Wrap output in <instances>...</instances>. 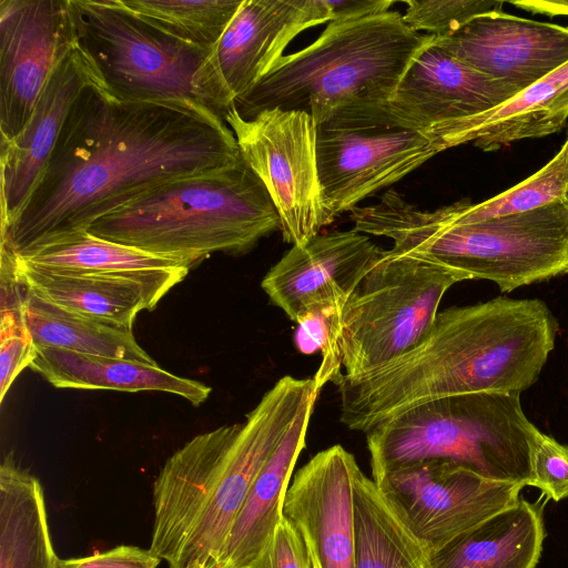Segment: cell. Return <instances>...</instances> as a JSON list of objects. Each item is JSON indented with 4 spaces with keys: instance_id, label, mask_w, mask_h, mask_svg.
I'll return each mask as SVG.
<instances>
[{
    "instance_id": "31",
    "label": "cell",
    "mask_w": 568,
    "mask_h": 568,
    "mask_svg": "<svg viewBox=\"0 0 568 568\" xmlns=\"http://www.w3.org/2000/svg\"><path fill=\"white\" fill-rule=\"evenodd\" d=\"M404 22L415 32L448 36L475 17L501 11L504 1L494 0H409L404 1Z\"/></svg>"
},
{
    "instance_id": "2",
    "label": "cell",
    "mask_w": 568,
    "mask_h": 568,
    "mask_svg": "<svg viewBox=\"0 0 568 568\" xmlns=\"http://www.w3.org/2000/svg\"><path fill=\"white\" fill-rule=\"evenodd\" d=\"M556 318L538 298L496 297L438 312L414 347L337 383L341 422L364 434L444 397L520 394L532 386L555 347Z\"/></svg>"
},
{
    "instance_id": "29",
    "label": "cell",
    "mask_w": 568,
    "mask_h": 568,
    "mask_svg": "<svg viewBox=\"0 0 568 568\" xmlns=\"http://www.w3.org/2000/svg\"><path fill=\"white\" fill-rule=\"evenodd\" d=\"M170 36L214 49L243 0H122Z\"/></svg>"
},
{
    "instance_id": "20",
    "label": "cell",
    "mask_w": 568,
    "mask_h": 568,
    "mask_svg": "<svg viewBox=\"0 0 568 568\" xmlns=\"http://www.w3.org/2000/svg\"><path fill=\"white\" fill-rule=\"evenodd\" d=\"M100 79L78 44L53 70L24 130L0 142L1 226L9 224L30 196L82 90Z\"/></svg>"
},
{
    "instance_id": "30",
    "label": "cell",
    "mask_w": 568,
    "mask_h": 568,
    "mask_svg": "<svg viewBox=\"0 0 568 568\" xmlns=\"http://www.w3.org/2000/svg\"><path fill=\"white\" fill-rule=\"evenodd\" d=\"M568 185V143L539 171L511 189L478 204L462 200L452 204L456 223H473L491 217L536 210L562 200Z\"/></svg>"
},
{
    "instance_id": "6",
    "label": "cell",
    "mask_w": 568,
    "mask_h": 568,
    "mask_svg": "<svg viewBox=\"0 0 568 568\" xmlns=\"http://www.w3.org/2000/svg\"><path fill=\"white\" fill-rule=\"evenodd\" d=\"M277 230L280 215L265 185L241 158L150 190L87 232L194 266L212 253H246Z\"/></svg>"
},
{
    "instance_id": "24",
    "label": "cell",
    "mask_w": 568,
    "mask_h": 568,
    "mask_svg": "<svg viewBox=\"0 0 568 568\" xmlns=\"http://www.w3.org/2000/svg\"><path fill=\"white\" fill-rule=\"evenodd\" d=\"M568 120V63L498 106L464 122L452 148L471 143L495 151L560 131Z\"/></svg>"
},
{
    "instance_id": "7",
    "label": "cell",
    "mask_w": 568,
    "mask_h": 568,
    "mask_svg": "<svg viewBox=\"0 0 568 568\" xmlns=\"http://www.w3.org/2000/svg\"><path fill=\"white\" fill-rule=\"evenodd\" d=\"M520 394L475 393L416 406L366 434L372 474L445 459L480 476L532 486L531 454L541 432Z\"/></svg>"
},
{
    "instance_id": "1",
    "label": "cell",
    "mask_w": 568,
    "mask_h": 568,
    "mask_svg": "<svg viewBox=\"0 0 568 568\" xmlns=\"http://www.w3.org/2000/svg\"><path fill=\"white\" fill-rule=\"evenodd\" d=\"M241 158L212 109L121 99L98 79L74 101L24 205L1 226L0 247L21 255L87 232L150 190Z\"/></svg>"
},
{
    "instance_id": "39",
    "label": "cell",
    "mask_w": 568,
    "mask_h": 568,
    "mask_svg": "<svg viewBox=\"0 0 568 568\" xmlns=\"http://www.w3.org/2000/svg\"><path fill=\"white\" fill-rule=\"evenodd\" d=\"M566 142L568 143V134H567V139H566Z\"/></svg>"
},
{
    "instance_id": "12",
    "label": "cell",
    "mask_w": 568,
    "mask_h": 568,
    "mask_svg": "<svg viewBox=\"0 0 568 568\" xmlns=\"http://www.w3.org/2000/svg\"><path fill=\"white\" fill-rule=\"evenodd\" d=\"M382 498L425 555L515 505L523 485L485 478L445 459L372 474Z\"/></svg>"
},
{
    "instance_id": "5",
    "label": "cell",
    "mask_w": 568,
    "mask_h": 568,
    "mask_svg": "<svg viewBox=\"0 0 568 568\" xmlns=\"http://www.w3.org/2000/svg\"><path fill=\"white\" fill-rule=\"evenodd\" d=\"M433 39L413 31L397 11L332 21L232 106L244 119L268 109L304 111L318 124L346 109L386 104Z\"/></svg>"
},
{
    "instance_id": "28",
    "label": "cell",
    "mask_w": 568,
    "mask_h": 568,
    "mask_svg": "<svg viewBox=\"0 0 568 568\" xmlns=\"http://www.w3.org/2000/svg\"><path fill=\"white\" fill-rule=\"evenodd\" d=\"M17 256L26 263L38 266L90 272L192 267L185 260L149 253L93 236L89 232L72 235Z\"/></svg>"
},
{
    "instance_id": "16",
    "label": "cell",
    "mask_w": 568,
    "mask_h": 568,
    "mask_svg": "<svg viewBox=\"0 0 568 568\" xmlns=\"http://www.w3.org/2000/svg\"><path fill=\"white\" fill-rule=\"evenodd\" d=\"M384 251L354 229L318 234L292 245L264 275L261 287L273 305L298 324L342 307Z\"/></svg>"
},
{
    "instance_id": "10",
    "label": "cell",
    "mask_w": 568,
    "mask_h": 568,
    "mask_svg": "<svg viewBox=\"0 0 568 568\" xmlns=\"http://www.w3.org/2000/svg\"><path fill=\"white\" fill-rule=\"evenodd\" d=\"M317 166L335 220L398 182L438 152L382 105L346 109L316 124Z\"/></svg>"
},
{
    "instance_id": "18",
    "label": "cell",
    "mask_w": 568,
    "mask_h": 568,
    "mask_svg": "<svg viewBox=\"0 0 568 568\" xmlns=\"http://www.w3.org/2000/svg\"><path fill=\"white\" fill-rule=\"evenodd\" d=\"M359 466L353 454L333 445L295 474L283 515L298 530L312 568H355L353 481Z\"/></svg>"
},
{
    "instance_id": "35",
    "label": "cell",
    "mask_w": 568,
    "mask_h": 568,
    "mask_svg": "<svg viewBox=\"0 0 568 568\" xmlns=\"http://www.w3.org/2000/svg\"><path fill=\"white\" fill-rule=\"evenodd\" d=\"M161 558L150 549L120 545L91 556L57 560V568H156Z\"/></svg>"
},
{
    "instance_id": "26",
    "label": "cell",
    "mask_w": 568,
    "mask_h": 568,
    "mask_svg": "<svg viewBox=\"0 0 568 568\" xmlns=\"http://www.w3.org/2000/svg\"><path fill=\"white\" fill-rule=\"evenodd\" d=\"M24 320L37 347L156 364L138 344L132 328L68 311L28 290Z\"/></svg>"
},
{
    "instance_id": "11",
    "label": "cell",
    "mask_w": 568,
    "mask_h": 568,
    "mask_svg": "<svg viewBox=\"0 0 568 568\" xmlns=\"http://www.w3.org/2000/svg\"><path fill=\"white\" fill-rule=\"evenodd\" d=\"M223 119L277 210L283 240L302 245L321 234L334 219L320 181L313 118L304 111L268 109L244 119L231 106Z\"/></svg>"
},
{
    "instance_id": "4",
    "label": "cell",
    "mask_w": 568,
    "mask_h": 568,
    "mask_svg": "<svg viewBox=\"0 0 568 568\" xmlns=\"http://www.w3.org/2000/svg\"><path fill=\"white\" fill-rule=\"evenodd\" d=\"M354 230L384 236L393 247L427 254L488 280L501 292L568 273V205L557 201L528 212L456 223L452 204L420 210L395 190L349 212Z\"/></svg>"
},
{
    "instance_id": "19",
    "label": "cell",
    "mask_w": 568,
    "mask_h": 568,
    "mask_svg": "<svg viewBox=\"0 0 568 568\" xmlns=\"http://www.w3.org/2000/svg\"><path fill=\"white\" fill-rule=\"evenodd\" d=\"M17 262L26 288L37 297L129 328L141 311L153 310L190 271L175 267L90 272L38 266L18 256Z\"/></svg>"
},
{
    "instance_id": "25",
    "label": "cell",
    "mask_w": 568,
    "mask_h": 568,
    "mask_svg": "<svg viewBox=\"0 0 568 568\" xmlns=\"http://www.w3.org/2000/svg\"><path fill=\"white\" fill-rule=\"evenodd\" d=\"M39 479L11 454L0 465V568H57Z\"/></svg>"
},
{
    "instance_id": "9",
    "label": "cell",
    "mask_w": 568,
    "mask_h": 568,
    "mask_svg": "<svg viewBox=\"0 0 568 568\" xmlns=\"http://www.w3.org/2000/svg\"><path fill=\"white\" fill-rule=\"evenodd\" d=\"M467 280L427 254L385 250L342 307L343 375H359L414 347L433 326L445 293Z\"/></svg>"
},
{
    "instance_id": "22",
    "label": "cell",
    "mask_w": 568,
    "mask_h": 568,
    "mask_svg": "<svg viewBox=\"0 0 568 568\" xmlns=\"http://www.w3.org/2000/svg\"><path fill=\"white\" fill-rule=\"evenodd\" d=\"M541 498H524L425 555V568H535L545 539Z\"/></svg>"
},
{
    "instance_id": "21",
    "label": "cell",
    "mask_w": 568,
    "mask_h": 568,
    "mask_svg": "<svg viewBox=\"0 0 568 568\" xmlns=\"http://www.w3.org/2000/svg\"><path fill=\"white\" fill-rule=\"evenodd\" d=\"M318 394L301 408L288 432L255 478L222 549L217 568H254L282 517L291 475L305 447Z\"/></svg>"
},
{
    "instance_id": "37",
    "label": "cell",
    "mask_w": 568,
    "mask_h": 568,
    "mask_svg": "<svg viewBox=\"0 0 568 568\" xmlns=\"http://www.w3.org/2000/svg\"><path fill=\"white\" fill-rule=\"evenodd\" d=\"M509 3L534 14L568 16V0H520Z\"/></svg>"
},
{
    "instance_id": "8",
    "label": "cell",
    "mask_w": 568,
    "mask_h": 568,
    "mask_svg": "<svg viewBox=\"0 0 568 568\" xmlns=\"http://www.w3.org/2000/svg\"><path fill=\"white\" fill-rule=\"evenodd\" d=\"M77 42L103 84L121 99L213 105V49L164 32L122 0H70ZM217 113V112H216Z\"/></svg>"
},
{
    "instance_id": "15",
    "label": "cell",
    "mask_w": 568,
    "mask_h": 568,
    "mask_svg": "<svg viewBox=\"0 0 568 568\" xmlns=\"http://www.w3.org/2000/svg\"><path fill=\"white\" fill-rule=\"evenodd\" d=\"M329 20L325 0H243L207 60L216 112L223 118L296 36Z\"/></svg>"
},
{
    "instance_id": "36",
    "label": "cell",
    "mask_w": 568,
    "mask_h": 568,
    "mask_svg": "<svg viewBox=\"0 0 568 568\" xmlns=\"http://www.w3.org/2000/svg\"><path fill=\"white\" fill-rule=\"evenodd\" d=\"M325 2L329 12V22L383 13L394 4L392 0H325Z\"/></svg>"
},
{
    "instance_id": "23",
    "label": "cell",
    "mask_w": 568,
    "mask_h": 568,
    "mask_svg": "<svg viewBox=\"0 0 568 568\" xmlns=\"http://www.w3.org/2000/svg\"><path fill=\"white\" fill-rule=\"evenodd\" d=\"M30 367L57 388L158 390L181 396L194 406L203 404L211 393L207 385L174 375L158 364L54 347H37Z\"/></svg>"
},
{
    "instance_id": "13",
    "label": "cell",
    "mask_w": 568,
    "mask_h": 568,
    "mask_svg": "<svg viewBox=\"0 0 568 568\" xmlns=\"http://www.w3.org/2000/svg\"><path fill=\"white\" fill-rule=\"evenodd\" d=\"M75 43L70 0H0L1 142L24 130L53 70Z\"/></svg>"
},
{
    "instance_id": "14",
    "label": "cell",
    "mask_w": 568,
    "mask_h": 568,
    "mask_svg": "<svg viewBox=\"0 0 568 568\" xmlns=\"http://www.w3.org/2000/svg\"><path fill=\"white\" fill-rule=\"evenodd\" d=\"M517 93L447 53L433 39L407 68L387 109L440 153L452 148L464 122Z\"/></svg>"
},
{
    "instance_id": "34",
    "label": "cell",
    "mask_w": 568,
    "mask_h": 568,
    "mask_svg": "<svg viewBox=\"0 0 568 568\" xmlns=\"http://www.w3.org/2000/svg\"><path fill=\"white\" fill-rule=\"evenodd\" d=\"M254 568H312L298 530L284 515Z\"/></svg>"
},
{
    "instance_id": "32",
    "label": "cell",
    "mask_w": 568,
    "mask_h": 568,
    "mask_svg": "<svg viewBox=\"0 0 568 568\" xmlns=\"http://www.w3.org/2000/svg\"><path fill=\"white\" fill-rule=\"evenodd\" d=\"M532 486L546 499L568 497V446L541 433L531 454Z\"/></svg>"
},
{
    "instance_id": "3",
    "label": "cell",
    "mask_w": 568,
    "mask_h": 568,
    "mask_svg": "<svg viewBox=\"0 0 568 568\" xmlns=\"http://www.w3.org/2000/svg\"><path fill=\"white\" fill-rule=\"evenodd\" d=\"M320 392L314 376L285 375L242 423L199 434L173 453L153 484L150 550L169 568H217L255 478Z\"/></svg>"
},
{
    "instance_id": "38",
    "label": "cell",
    "mask_w": 568,
    "mask_h": 568,
    "mask_svg": "<svg viewBox=\"0 0 568 568\" xmlns=\"http://www.w3.org/2000/svg\"><path fill=\"white\" fill-rule=\"evenodd\" d=\"M562 201L568 205V185H567V187H566V191H565V194H564Z\"/></svg>"
},
{
    "instance_id": "27",
    "label": "cell",
    "mask_w": 568,
    "mask_h": 568,
    "mask_svg": "<svg viewBox=\"0 0 568 568\" xmlns=\"http://www.w3.org/2000/svg\"><path fill=\"white\" fill-rule=\"evenodd\" d=\"M353 499L355 568H425V554L361 468L354 476Z\"/></svg>"
},
{
    "instance_id": "17",
    "label": "cell",
    "mask_w": 568,
    "mask_h": 568,
    "mask_svg": "<svg viewBox=\"0 0 568 568\" xmlns=\"http://www.w3.org/2000/svg\"><path fill=\"white\" fill-rule=\"evenodd\" d=\"M434 44L518 92L568 63V28L494 11Z\"/></svg>"
},
{
    "instance_id": "33",
    "label": "cell",
    "mask_w": 568,
    "mask_h": 568,
    "mask_svg": "<svg viewBox=\"0 0 568 568\" xmlns=\"http://www.w3.org/2000/svg\"><path fill=\"white\" fill-rule=\"evenodd\" d=\"M37 346L26 322L0 323V402L23 368L30 366Z\"/></svg>"
}]
</instances>
